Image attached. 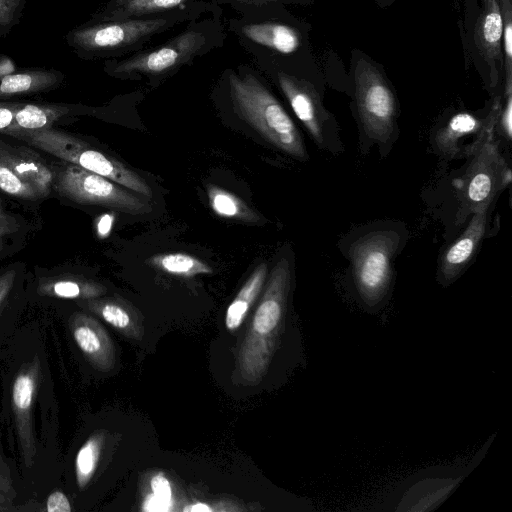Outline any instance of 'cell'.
<instances>
[{"label":"cell","mask_w":512,"mask_h":512,"mask_svg":"<svg viewBox=\"0 0 512 512\" xmlns=\"http://www.w3.org/2000/svg\"><path fill=\"white\" fill-rule=\"evenodd\" d=\"M292 273L280 259L269 274L263 295L240 345L233 378L245 386L257 385L267 374L285 332Z\"/></svg>","instance_id":"cell-1"},{"label":"cell","mask_w":512,"mask_h":512,"mask_svg":"<svg viewBox=\"0 0 512 512\" xmlns=\"http://www.w3.org/2000/svg\"><path fill=\"white\" fill-rule=\"evenodd\" d=\"M210 9L206 3L195 2L156 17L88 21L68 31L64 40L73 53L84 60L121 58L142 50L155 36L194 21Z\"/></svg>","instance_id":"cell-2"},{"label":"cell","mask_w":512,"mask_h":512,"mask_svg":"<svg viewBox=\"0 0 512 512\" xmlns=\"http://www.w3.org/2000/svg\"><path fill=\"white\" fill-rule=\"evenodd\" d=\"M220 24L211 19L191 21L185 30L162 45L121 59L106 60L104 71L120 79L165 78L219 45L223 40Z\"/></svg>","instance_id":"cell-3"},{"label":"cell","mask_w":512,"mask_h":512,"mask_svg":"<svg viewBox=\"0 0 512 512\" xmlns=\"http://www.w3.org/2000/svg\"><path fill=\"white\" fill-rule=\"evenodd\" d=\"M228 87L235 112L266 141L299 160H307L303 139L280 102L252 73L229 72Z\"/></svg>","instance_id":"cell-4"},{"label":"cell","mask_w":512,"mask_h":512,"mask_svg":"<svg viewBox=\"0 0 512 512\" xmlns=\"http://www.w3.org/2000/svg\"><path fill=\"white\" fill-rule=\"evenodd\" d=\"M401 244L400 229L383 224L364 231L349 245L347 255L354 285L367 309H377L389 295L393 261Z\"/></svg>","instance_id":"cell-5"},{"label":"cell","mask_w":512,"mask_h":512,"mask_svg":"<svg viewBox=\"0 0 512 512\" xmlns=\"http://www.w3.org/2000/svg\"><path fill=\"white\" fill-rule=\"evenodd\" d=\"M8 135L24 140L67 163L106 177L146 198L152 196L148 183L124 163L66 132L50 127L37 130H15Z\"/></svg>","instance_id":"cell-6"},{"label":"cell","mask_w":512,"mask_h":512,"mask_svg":"<svg viewBox=\"0 0 512 512\" xmlns=\"http://www.w3.org/2000/svg\"><path fill=\"white\" fill-rule=\"evenodd\" d=\"M494 128L468 145L465 153L472 159L455 182L459 208L456 223H463L483 205L493 202L511 180V171L494 140Z\"/></svg>","instance_id":"cell-7"},{"label":"cell","mask_w":512,"mask_h":512,"mask_svg":"<svg viewBox=\"0 0 512 512\" xmlns=\"http://www.w3.org/2000/svg\"><path fill=\"white\" fill-rule=\"evenodd\" d=\"M353 82L362 131L383 147L397 133L395 94L381 70L361 53L353 57Z\"/></svg>","instance_id":"cell-8"},{"label":"cell","mask_w":512,"mask_h":512,"mask_svg":"<svg viewBox=\"0 0 512 512\" xmlns=\"http://www.w3.org/2000/svg\"><path fill=\"white\" fill-rule=\"evenodd\" d=\"M55 190L79 204L98 205L138 215L152 209L148 198L78 165L68 163L55 173Z\"/></svg>","instance_id":"cell-9"},{"label":"cell","mask_w":512,"mask_h":512,"mask_svg":"<svg viewBox=\"0 0 512 512\" xmlns=\"http://www.w3.org/2000/svg\"><path fill=\"white\" fill-rule=\"evenodd\" d=\"M278 85L293 112L321 149L333 154L342 150L337 122L325 109L320 95L306 80L277 72Z\"/></svg>","instance_id":"cell-10"},{"label":"cell","mask_w":512,"mask_h":512,"mask_svg":"<svg viewBox=\"0 0 512 512\" xmlns=\"http://www.w3.org/2000/svg\"><path fill=\"white\" fill-rule=\"evenodd\" d=\"M491 203H486L472 214L464 232L442 255L438 269L441 284L453 282L471 261L485 235Z\"/></svg>","instance_id":"cell-11"},{"label":"cell","mask_w":512,"mask_h":512,"mask_svg":"<svg viewBox=\"0 0 512 512\" xmlns=\"http://www.w3.org/2000/svg\"><path fill=\"white\" fill-rule=\"evenodd\" d=\"M501 110L500 99L497 98L486 117L482 118L468 112L453 115L434 136V146L441 155L454 158L460 151L459 142L469 135L482 136L496 126Z\"/></svg>","instance_id":"cell-12"},{"label":"cell","mask_w":512,"mask_h":512,"mask_svg":"<svg viewBox=\"0 0 512 512\" xmlns=\"http://www.w3.org/2000/svg\"><path fill=\"white\" fill-rule=\"evenodd\" d=\"M38 375L39 368L35 361L18 373L12 386V407L16 418L17 434L27 464L32 462L35 455L31 410Z\"/></svg>","instance_id":"cell-13"},{"label":"cell","mask_w":512,"mask_h":512,"mask_svg":"<svg viewBox=\"0 0 512 512\" xmlns=\"http://www.w3.org/2000/svg\"><path fill=\"white\" fill-rule=\"evenodd\" d=\"M72 334L77 346L99 370L109 371L115 365V348L102 325L90 316L76 314Z\"/></svg>","instance_id":"cell-14"},{"label":"cell","mask_w":512,"mask_h":512,"mask_svg":"<svg viewBox=\"0 0 512 512\" xmlns=\"http://www.w3.org/2000/svg\"><path fill=\"white\" fill-rule=\"evenodd\" d=\"M503 18L499 0H483L475 26L474 41L480 56L499 74L503 68Z\"/></svg>","instance_id":"cell-15"},{"label":"cell","mask_w":512,"mask_h":512,"mask_svg":"<svg viewBox=\"0 0 512 512\" xmlns=\"http://www.w3.org/2000/svg\"><path fill=\"white\" fill-rule=\"evenodd\" d=\"M64 81L65 74L53 68L16 69L0 75V100L51 91Z\"/></svg>","instance_id":"cell-16"},{"label":"cell","mask_w":512,"mask_h":512,"mask_svg":"<svg viewBox=\"0 0 512 512\" xmlns=\"http://www.w3.org/2000/svg\"><path fill=\"white\" fill-rule=\"evenodd\" d=\"M195 2V0H109L91 15L89 21L106 22L156 17Z\"/></svg>","instance_id":"cell-17"},{"label":"cell","mask_w":512,"mask_h":512,"mask_svg":"<svg viewBox=\"0 0 512 512\" xmlns=\"http://www.w3.org/2000/svg\"><path fill=\"white\" fill-rule=\"evenodd\" d=\"M0 153L13 171L30 184L40 198L50 194L55 174L38 154L25 147L0 144Z\"/></svg>","instance_id":"cell-18"},{"label":"cell","mask_w":512,"mask_h":512,"mask_svg":"<svg viewBox=\"0 0 512 512\" xmlns=\"http://www.w3.org/2000/svg\"><path fill=\"white\" fill-rule=\"evenodd\" d=\"M239 33L254 44L284 55L293 54L302 46L300 32L281 22L246 23L239 27Z\"/></svg>","instance_id":"cell-19"},{"label":"cell","mask_w":512,"mask_h":512,"mask_svg":"<svg viewBox=\"0 0 512 512\" xmlns=\"http://www.w3.org/2000/svg\"><path fill=\"white\" fill-rule=\"evenodd\" d=\"M88 308L123 335L139 340L143 335L142 321L138 312L121 299H94Z\"/></svg>","instance_id":"cell-20"},{"label":"cell","mask_w":512,"mask_h":512,"mask_svg":"<svg viewBox=\"0 0 512 512\" xmlns=\"http://www.w3.org/2000/svg\"><path fill=\"white\" fill-rule=\"evenodd\" d=\"M75 109V106L68 104L16 102L13 126L6 134L15 130L50 128Z\"/></svg>","instance_id":"cell-21"},{"label":"cell","mask_w":512,"mask_h":512,"mask_svg":"<svg viewBox=\"0 0 512 512\" xmlns=\"http://www.w3.org/2000/svg\"><path fill=\"white\" fill-rule=\"evenodd\" d=\"M267 277V264L261 263L250 274L234 300L226 310L225 325L227 330L235 331L240 327L251 306L258 298Z\"/></svg>","instance_id":"cell-22"},{"label":"cell","mask_w":512,"mask_h":512,"mask_svg":"<svg viewBox=\"0 0 512 512\" xmlns=\"http://www.w3.org/2000/svg\"><path fill=\"white\" fill-rule=\"evenodd\" d=\"M105 292L103 285L78 276L63 275L39 285V293L65 299H92Z\"/></svg>","instance_id":"cell-23"},{"label":"cell","mask_w":512,"mask_h":512,"mask_svg":"<svg viewBox=\"0 0 512 512\" xmlns=\"http://www.w3.org/2000/svg\"><path fill=\"white\" fill-rule=\"evenodd\" d=\"M207 196L211 209L219 216L256 223L260 217L236 195L213 184L207 185Z\"/></svg>","instance_id":"cell-24"},{"label":"cell","mask_w":512,"mask_h":512,"mask_svg":"<svg viewBox=\"0 0 512 512\" xmlns=\"http://www.w3.org/2000/svg\"><path fill=\"white\" fill-rule=\"evenodd\" d=\"M148 262L157 269L176 276L192 277L212 273L211 267L205 262L182 252L155 255Z\"/></svg>","instance_id":"cell-25"},{"label":"cell","mask_w":512,"mask_h":512,"mask_svg":"<svg viewBox=\"0 0 512 512\" xmlns=\"http://www.w3.org/2000/svg\"><path fill=\"white\" fill-rule=\"evenodd\" d=\"M104 434H93L79 449L75 459V474L79 488H85L93 477L100 458Z\"/></svg>","instance_id":"cell-26"},{"label":"cell","mask_w":512,"mask_h":512,"mask_svg":"<svg viewBox=\"0 0 512 512\" xmlns=\"http://www.w3.org/2000/svg\"><path fill=\"white\" fill-rule=\"evenodd\" d=\"M503 18L502 54L504 70V96L512 94V4L499 0Z\"/></svg>","instance_id":"cell-27"},{"label":"cell","mask_w":512,"mask_h":512,"mask_svg":"<svg viewBox=\"0 0 512 512\" xmlns=\"http://www.w3.org/2000/svg\"><path fill=\"white\" fill-rule=\"evenodd\" d=\"M0 190L14 197L36 200L39 195L33 187L22 180L0 153Z\"/></svg>","instance_id":"cell-28"},{"label":"cell","mask_w":512,"mask_h":512,"mask_svg":"<svg viewBox=\"0 0 512 512\" xmlns=\"http://www.w3.org/2000/svg\"><path fill=\"white\" fill-rule=\"evenodd\" d=\"M26 0H0V39L19 24Z\"/></svg>","instance_id":"cell-29"},{"label":"cell","mask_w":512,"mask_h":512,"mask_svg":"<svg viewBox=\"0 0 512 512\" xmlns=\"http://www.w3.org/2000/svg\"><path fill=\"white\" fill-rule=\"evenodd\" d=\"M150 484L154 496L170 510L172 489L168 479L163 474H157L151 479Z\"/></svg>","instance_id":"cell-30"},{"label":"cell","mask_w":512,"mask_h":512,"mask_svg":"<svg viewBox=\"0 0 512 512\" xmlns=\"http://www.w3.org/2000/svg\"><path fill=\"white\" fill-rule=\"evenodd\" d=\"M504 106H501L499 114V124L502 131L508 140L511 139V124H512V94L505 95Z\"/></svg>","instance_id":"cell-31"},{"label":"cell","mask_w":512,"mask_h":512,"mask_svg":"<svg viewBox=\"0 0 512 512\" xmlns=\"http://www.w3.org/2000/svg\"><path fill=\"white\" fill-rule=\"evenodd\" d=\"M46 510L48 512H70L72 508L64 493L54 491L47 498Z\"/></svg>","instance_id":"cell-32"},{"label":"cell","mask_w":512,"mask_h":512,"mask_svg":"<svg viewBox=\"0 0 512 512\" xmlns=\"http://www.w3.org/2000/svg\"><path fill=\"white\" fill-rule=\"evenodd\" d=\"M16 102L0 101V132L6 133L13 126Z\"/></svg>","instance_id":"cell-33"},{"label":"cell","mask_w":512,"mask_h":512,"mask_svg":"<svg viewBox=\"0 0 512 512\" xmlns=\"http://www.w3.org/2000/svg\"><path fill=\"white\" fill-rule=\"evenodd\" d=\"M16 277L15 270H9L0 275V306L8 293L10 292L14 279Z\"/></svg>","instance_id":"cell-34"},{"label":"cell","mask_w":512,"mask_h":512,"mask_svg":"<svg viewBox=\"0 0 512 512\" xmlns=\"http://www.w3.org/2000/svg\"><path fill=\"white\" fill-rule=\"evenodd\" d=\"M13 490L10 478L0 471V505L11 502Z\"/></svg>","instance_id":"cell-35"},{"label":"cell","mask_w":512,"mask_h":512,"mask_svg":"<svg viewBox=\"0 0 512 512\" xmlns=\"http://www.w3.org/2000/svg\"><path fill=\"white\" fill-rule=\"evenodd\" d=\"M13 229V221L7 215L2 207V203L0 200V249L2 247L4 239L12 232Z\"/></svg>","instance_id":"cell-36"},{"label":"cell","mask_w":512,"mask_h":512,"mask_svg":"<svg viewBox=\"0 0 512 512\" xmlns=\"http://www.w3.org/2000/svg\"><path fill=\"white\" fill-rule=\"evenodd\" d=\"M114 222V215L107 213L102 215L97 223V234L100 238H105L110 234Z\"/></svg>","instance_id":"cell-37"},{"label":"cell","mask_w":512,"mask_h":512,"mask_svg":"<svg viewBox=\"0 0 512 512\" xmlns=\"http://www.w3.org/2000/svg\"><path fill=\"white\" fill-rule=\"evenodd\" d=\"M142 509L144 511H168L166 506L153 493L145 498Z\"/></svg>","instance_id":"cell-38"},{"label":"cell","mask_w":512,"mask_h":512,"mask_svg":"<svg viewBox=\"0 0 512 512\" xmlns=\"http://www.w3.org/2000/svg\"><path fill=\"white\" fill-rule=\"evenodd\" d=\"M15 70L14 63L8 57L0 56V75L11 73Z\"/></svg>","instance_id":"cell-39"},{"label":"cell","mask_w":512,"mask_h":512,"mask_svg":"<svg viewBox=\"0 0 512 512\" xmlns=\"http://www.w3.org/2000/svg\"><path fill=\"white\" fill-rule=\"evenodd\" d=\"M226 2H238L245 5H252L254 7H262L266 4L282 1V0H222Z\"/></svg>","instance_id":"cell-40"},{"label":"cell","mask_w":512,"mask_h":512,"mask_svg":"<svg viewBox=\"0 0 512 512\" xmlns=\"http://www.w3.org/2000/svg\"><path fill=\"white\" fill-rule=\"evenodd\" d=\"M212 510L213 509L205 503H195V504H192V505L184 508V511H190V512H209Z\"/></svg>","instance_id":"cell-41"},{"label":"cell","mask_w":512,"mask_h":512,"mask_svg":"<svg viewBox=\"0 0 512 512\" xmlns=\"http://www.w3.org/2000/svg\"><path fill=\"white\" fill-rule=\"evenodd\" d=\"M394 1L395 0H376V4L379 7L385 8V7L389 6L390 4H392Z\"/></svg>","instance_id":"cell-42"}]
</instances>
